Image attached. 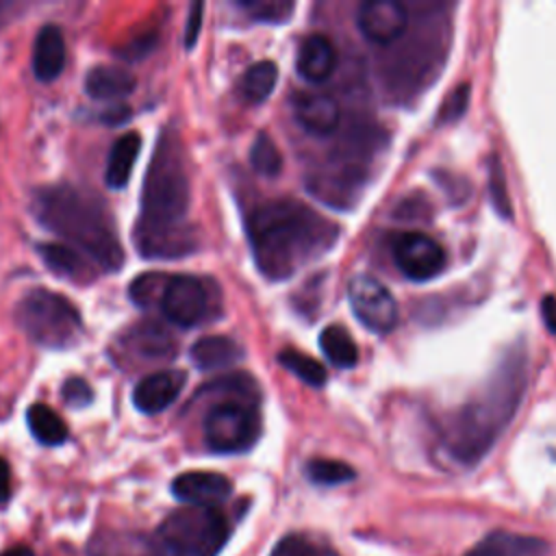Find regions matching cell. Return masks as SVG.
<instances>
[{"instance_id": "1", "label": "cell", "mask_w": 556, "mask_h": 556, "mask_svg": "<svg viewBox=\"0 0 556 556\" xmlns=\"http://www.w3.org/2000/svg\"><path fill=\"white\" fill-rule=\"evenodd\" d=\"M330 222L293 200L263 204L250 219L252 252L267 278H285L334 239Z\"/></svg>"}, {"instance_id": "2", "label": "cell", "mask_w": 556, "mask_h": 556, "mask_svg": "<svg viewBox=\"0 0 556 556\" xmlns=\"http://www.w3.org/2000/svg\"><path fill=\"white\" fill-rule=\"evenodd\" d=\"M189 206V180L174 143L163 139L148 167L141 217L137 222V250L143 256H178L191 250L180 219Z\"/></svg>"}, {"instance_id": "3", "label": "cell", "mask_w": 556, "mask_h": 556, "mask_svg": "<svg viewBox=\"0 0 556 556\" xmlns=\"http://www.w3.org/2000/svg\"><path fill=\"white\" fill-rule=\"evenodd\" d=\"M33 213L65 241L85 250L104 271H117L124 250L104 206L74 187H50L37 193Z\"/></svg>"}, {"instance_id": "4", "label": "cell", "mask_w": 556, "mask_h": 556, "mask_svg": "<svg viewBox=\"0 0 556 556\" xmlns=\"http://www.w3.org/2000/svg\"><path fill=\"white\" fill-rule=\"evenodd\" d=\"M228 539V523L217 508L189 506L172 513L156 532V541L174 556H217Z\"/></svg>"}, {"instance_id": "5", "label": "cell", "mask_w": 556, "mask_h": 556, "mask_svg": "<svg viewBox=\"0 0 556 556\" xmlns=\"http://www.w3.org/2000/svg\"><path fill=\"white\" fill-rule=\"evenodd\" d=\"M17 321L33 341L46 348H67L83 330L76 306L48 289H35L20 302Z\"/></svg>"}, {"instance_id": "6", "label": "cell", "mask_w": 556, "mask_h": 556, "mask_svg": "<svg viewBox=\"0 0 556 556\" xmlns=\"http://www.w3.org/2000/svg\"><path fill=\"white\" fill-rule=\"evenodd\" d=\"M261 432L256 410L243 402L226 400L215 404L204 417V439L213 452L235 454L254 445Z\"/></svg>"}, {"instance_id": "7", "label": "cell", "mask_w": 556, "mask_h": 556, "mask_svg": "<svg viewBox=\"0 0 556 556\" xmlns=\"http://www.w3.org/2000/svg\"><path fill=\"white\" fill-rule=\"evenodd\" d=\"M348 300L356 319L371 332L387 334L397 326V302L393 293L369 274H356L348 282Z\"/></svg>"}, {"instance_id": "8", "label": "cell", "mask_w": 556, "mask_h": 556, "mask_svg": "<svg viewBox=\"0 0 556 556\" xmlns=\"http://www.w3.org/2000/svg\"><path fill=\"white\" fill-rule=\"evenodd\" d=\"M393 261L410 280H430L445 267L443 248L419 230H406L393 237Z\"/></svg>"}, {"instance_id": "9", "label": "cell", "mask_w": 556, "mask_h": 556, "mask_svg": "<svg viewBox=\"0 0 556 556\" xmlns=\"http://www.w3.org/2000/svg\"><path fill=\"white\" fill-rule=\"evenodd\" d=\"M161 308L172 324L191 328L208 313L206 287L193 276H169L161 295Z\"/></svg>"}, {"instance_id": "10", "label": "cell", "mask_w": 556, "mask_h": 556, "mask_svg": "<svg viewBox=\"0 0 556 556\" xmlns=\"http://www.w3.org/2000/svg\"><path fill=\"white\" fill-rule=\"evenodd\" d=\"M356 24L367 41L387 46L404 35L408 13L397 0H367L358 7Z\"/></svg>"}, {"instance_id": "11", "label": "cell", "mask_w": 556, "mask_h": 556, "mask_svg": "<svg viewBox=\"0 0 556 556\" xmlns=\"http://www.w3.org/2000/svg\"><path fill=\"white\" fill-rule=\"evenodd\" d=\"M230 480L217 471H185L172 482V493L189 506L215 508L230 495Z\"/></svg>"}, {"instance_id": "12", "label": "cell", "mask_w": 556, "mask_h": 556, "mask_svg": "<svg viewBox=\"0 0 556 556\" xmlns=\"http://www.w3.org/2000/svg\"><path fill=\"white\" fill-rule=\"evenodd\" d=\"M185 371L163 369L141 378L132 391V402L141 413L154 415L165 410L182 391Z\"/></svg>"}, {"instance_id": "13", "label": "cell", "mask_w": 556, "mask_h": 556, "mask_svg": "<svg viewBox=\"0 0 556 556\" xmlns=\"http://www.w3.org/2000/svg\"><path fill=\"white\" fill-rule=\"evenodd\" d=\"M295 119L311 135H330L339 126V102L321 91L298 93L293 100Z\"/></svg>"}, {"instance_id": "14", "label": "cell", "mask_w": 556, "mask_h": 556, "mask_svg": "<svg viewBox=\"0 0 556 556\" xmlns=\"http://www.w3.org/2000/svg\"><path fill=\"white\" fill-rule=\"evenodd\" d=\"M547 552L549 545L539 536L495 530L480 539L463 556H547Z\"/></svg>"}, {"instance_id": "15", "label": "cell", "mask_w": 556, "mask_h": 556, "mask_svg": "<svg viewBox=\"0 0 556 556\" xmlns=\"http://www.w3.org/2000/svg\"><path fill=\"white\" fill-rule=\"evenodd\" d=\"M298 74L308 83H324L337 67V48L334 43L321 35L313 33L308 35L298 50L295 56Z\"/></svg>"}, {"instance_id": "16", "label": "cell", "mask_w": 556, "mask_h": 556, "mask_svg": "<svg viewBox=\"0 0 556 556\" xmlns=\"http://www.w3.org/2000/svg\"><path fill=\"white\" fill-rule=\"evenodd\" d=\"M65 67V39L59 26L46 24L35 39L33 46V74L50 83L54 80Z\"/></svg>"}, {"instance_id": "17", "label": "cell", "mask_w": 556, "mask_h": 556, "mask_svg": "<svg viewBox=\"0 0 556 556\" xmlns=\"http://www.w3.org/2000/svg\"><path fill=\"white\" fill-rule=\"evenodd\" d=\"M135 76L128 70L113 67V65H98L85 78V91L93 100L113 102L130 96L135 91Z\"/></svg>"}, {"instance_id": "18", "label": "cell", "mask_w": 556, "mask_h": 556, "mask_svg": "<svg viewBox=\"0 0 556 556\" xmlns=\"http://www.w3.org/2000/svg\"><path fill=\"white\" fill-rule=\"evenodd\" d=\"M139 150H141V137L137 132H126L113 143L106 161V172H104L106 185L111 189L126 187V182L130 180L135 161L139 156Z\"/></svg>"}, {"instance_id": "19", "label": "cell", "mask_w": 556, "mask_h": 556, "mask_svg": "<svg viewBox=\"0 0 556 556\" xmlns=\"http://www.w3.org/2000/svg\"><path fill=\"white\" fill-rule=\"evenodd\" d=\"M191 361L195 367L200 369H219L226 365H232L235 361H239L243 356L241 348L222 334H211V337H202L191 345L189 352Z\"/></svg>"}, {"instance_id": "20", "label": "cell", "mask_w": 556, "mask_h": 556, "mask_svg": "<svg viewBox=\"0 0 556 556\" xmlns=\"http://www.w3.org/2000/svg\"><path fill=\"white\" fill-rule=\"evenodd\" d=\"M319 345L326 358L337 367H354L358 363V345L354 343L352 334L337 324H330L319 334Z\"/></svg>"}, {"instance_id": "21", "label": "cell", "mask_w": 556, "mask_h": 556, "mask_svg": "<svg viewBox=\"0 0 556 556\" xmlns=\"http://www.w3.org/2000/svg\"><path fill=\"white\" fill-rule=\"evenodd\" d=\"M30 434L43 445H61L67 439L65 421L46 404H33L26 410Z\"/></svg>"}, {"instance_id": "22", "label": "cell", "mask_w": 556, "mask_h": 556, "mask_svg": "<svg viewBox=\"0 0 556 556\" xmlns=\"http://www.w3.org/2000/svg\"><path fill=\"white\" fill-rule=\"evenodd\" d=\"M278 67L274 61H258L250 65L241 78V96L250 104H258L267 100L276 87Z\"/></svg>"}, {"instance_id": "23", "label": "cell", "mask_w": 556, "mask_h": 556, "mask_svg": "<svg viewBox=\"0 0 556 556\" xmlns=\"http://www.w3.org/2000/svg\"><path fill=\"white\" fill-rule=\"evenodd\" d=\"M41 261L46 263L48 269H52L54 274L67 276V278H80L89 274V267L85 263V258L70 245L63 243H43L37 248Z\"/></svg>"}, {"instance_id": "24", "label": "cell", "mask_w": 556, "mask_h": 556, "mask_svg": "<svg viewBox=\"0 0 556 556\" xmlns=\"http://www.w3.org/2000/svg\"><path fill=\"white\" fill-rule=\"evenodd\" d=\"M278 363L311 387H321L328 378L326 367L319 361H315L313 356H308L304 352L291 350V348H287L278 354Z\"/></svg>"}, {"instance_id": "25", "label": "cell", "mask_w": 556, "mask_h": 556, "mask_svg": "<svg viewBox=\"0 0 556 556\" xmlns=\"http://www.w3.org/2000/svg\"><path fill=\"white\" fill-rule=\"evenodd\" d=\"M306 473L317 484H343V482L354 480V476H356V471L348 463L332 460V458L308 460Z\"/></svg>"}, {"instance_id": "26", "label": "cell", "mask_w": 556, "mask_h": 556, "mask_svg": "<svg viewBox=\"0 0 556 556\" xmlns=\"http://www.w3.org/2000/svg\"><path fill=\"white\" fill-rule=\"evenodd\" d=\"M250 163L261 176H276L282 169V154L267 135H258L252 150H250Z\"/></svg>"}, {"instance_id": "27", "label": "cell", "mask_w": 556, "mask_h": 556, "mask_svg": "<svg viewBox=\"0 0 556 556\" xmlns=\"http://www.w3.org/2000/svg\"><path fill=\"white\" fill-rule=\"evenodd\" d=\"M167 276H161V274H141L132 280L130 285V298L135 304L139 306H148L152 302H161V295H163V289L167 285Z\"/></svg>"}, {"instance_id": "28", "label": "cell", "mask_w": 556, "mask_h": 556, "mask_svg": "<svg viewBox=\"0 0 556 556\" xmlns=\"http://www.w3.org/2000/svg\"><path fill=\"white\" fill-rule=\"evenodd\" d=\"M239 7L250 11L256 20L282 22L291 13L293 2H282V0H241Z\"/></svg>"}, {"instance_id": "29", "label": "cell", "mask_w": 556, "mask_h": 556, "mask_svg": "<svg viewBox=\"0 0 556 556\" xmlns=\"http://www.w3.org/2000/svg\"><path fill=\"white\" fill-rule=\"evenodd\" d=\"M137 345H139L141 352H146V354H150V356H163V354H167V352L172 350L167 334H165L163 328H159V326L139 328V332H137Z\"/></svg>"}, {"instance_id": "30", "label": "cell", "mask_w": 556, "mask_h": 556, "mask_svg": "<svg viewBox=\"0 0 556 556\" xmlns=\"http://www.w3.org/2000/svg\"><path fill=\"white\" fill-rule=\"evenodd\" d=\"M61 395H63L65 404H70L74 408L87 406L91 402V397H93L91 387L83 378H67L63 389H61Z\"/></svg>"}, {"instance_id": "31", "label": "cell", "mask_w": 556, "mask_h": 556, "mask_svg": "<svg viewBox=\"0 0 556 556\" xmlns=\"http://www.w3.org/2000/svg\"><path fill=\"white\" fill-rule=\"evenodd\" d=\"M271 556H319L317 554V549L308 543V541H304L302 536H287V539H282L278 545H276V549H274V554Z\"/></svg>"}, {"instance_id": "32", "label": "cell", "mask_w": 556, "mask_h": 556, "mask_svg": "<svg viewBox=\"0 0 556 556\" xmlns=\"http://www.w3.org/2000/svg\"><path fill=\"white\" fill-rule=\"evenodd\" d=\"M467 100H469V87L467 85H460L452 98L447 100V104L443 106V119H456L458 115H463L465 106H467Z\"/></svg>"}, {"instance_id": "33", "label": "cell", "mask_w": 556, "mask_h": 556, "mask_svg": "<svg viewBox=\"0 0 556 556\" xmlns=\"http://www.w3.org/2000/svg\"><path fill=\"white\" fill-rule=\"evenodd\" d=\"M202 9H204V4L195 2L191 7V11H189L187 28H185V48H193L195 46V39H198V33H200V24H202Z\"/></svg>"}, {"instance_id": "34", "label": "cell", "mask_w": 556, "mask_h": 556, "mask_svg": "<svg viewBox=\"0 0 556 556\" xmlns=\"http://www.w3.org/2000/svg\"><path fill=\"white\" fill-rule=\"evenodd\" d=\"M541 315H543V321L547 326V330L552 334H556V295L547 293L543 300H541Z\"/></svg>"}, {"instance_id": "35", "label": "cell", "mask_w": 556, "mask_h": 556, "mask_svg": "<svg viewBox=\"0 0 556 556\" xmlns=\"http://www.w3.org/2000/svg\"><path fill=\"white\" fill-rule=\"evenodd\" d=\"M11 495V467L0 456V502H7Z\"/></svg>"}, {"instance_id": "36", "label": "cell", "mask_w": 556, "mask_h": 556, "mask_svg": "<svg viewBox=\"0 0 556 556\" xmlns=\"http://www.w3.org/2000/svg\"><path fill=\"white\" fill-rule=\"evenodd\" d=\"M128 115H130L128 106H124V104H111V109L102 113V119H104L106 124H122Z\"/></svg>"}, {"instance_id": "37", "label": "cell", "mask_w": 556, "mask_h": 556, "mask_svg": "<svg viewBox=\"0 0 556 556\" xmlns=\"http://www.w3.org/2000/svg\"><path fill=\"white\" fill-rule=\"evenodd\" d=\"M0 556H33V552L26 545H15V547H9L7 552H2Z\"/></svg>"}]
</instances>
